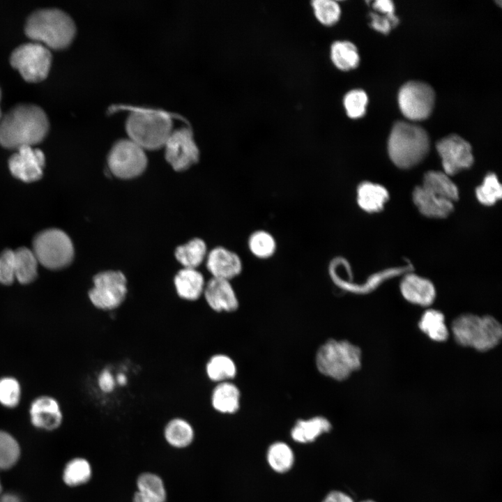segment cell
<instances>
[{
  "label": "cell",
  "mask_w": 502,
  "mask_h": 502,
  "mask_svg": "<svg viewBox=\"0 0 502 502\" xmlns=\"http://www.w3.org/2000/svg\"><path fill=\"white\" fill-rule=\"evenodd\" d=\"M412 197L419 211L426 217L444 218L453 211V202L432 194L421 185L414 188Z\"/></svg>",
  "instance_id": "d6986e66"
},
{
  "label": "cell",
  "mask_w": 502,
  "mask_h": 502,
  "mask_svg": "<svg viewBox=\"0 0 502 502\" xmlns=\"http://www.w3.org/2000/svg\"><path fill=\"white\" fill-rule=\"evenodd\" d=\"M436 149L441 158L443 172L448 176L469 169L473 163L470 144L457 135H450L440 139Z\"/></svg>",
  "instance_id": "4fadbf2b"
},
{
  "label": "cell",
  "mask_w": 502,
  "mask_h": 502,
  "mask_svg": "<svg viewBox=\"0 0 502 502\" xmlns=\"http://www.w3.org/2000/svg\"><path fill=\"white\" fill-rule=\"evenodd\" d=\"M367 102V93L362 89L351 90L344 95L343 98V105L347 115L353 119L364 116Z\"/></svg>",
  "instance_id": "8d00e7d4"
},
{
  "label": "cell",
  "mask_w": 502,
  "mask_h": 502,
  "mask_svg": "<svg viewBox=\"0 0 502 502\" xmlns=\"http://www.w3.org/2000/svg\"><path fill=\"white\" fill-rule=\"evenodd\" d=\"M429 138L422 127L404 122H396L390 134L388 152L392 162L399 168L409 169L427 156Z\"/></svg>",
  "instance_id": "3957f363"
},
{
  "label": "cell",
  "mask_w": 502,
  "mask_h": 502,
  "mask_svg": "<svg viewBox=\"0 0 502 502\" xmlns=\"http://www.w3.org/2000/svg\"><path fill=\"white\" fill-rule=\"evenodd\" d=\"M126 130L128 138L144 150H155L164 146L172 131V121L164 112L136 109L128 115Z\"/></svg>",
  "instance_id": "5b68a950"
},
{
  "label": "cell",
  "mask_w": 502,
  "mask_h": 502,
  "mask_svg": "<svg viewBox=\"0 0 502 502\" xmlns=\"http://www.w3.org/2000/svg\"><path fill=\"white\" fill-rule=\"evenodd\" d=\"M1 502H21V501L15 495L6 494L1 498Z\"/></svg>",
  "instance_id": "bcb514c9"
},
{
  "label": "cell",
  "mask_w": 502,
  "mask_h": 502,
  "mask_svg": "<svg viewBox=\"0 0 502 502\" xmlns=\"http://www.w3.org/2000/svg\"><path fill=\"white\" fill-rule=\"evenodd\" d=\"M476 195L479 202L485 206H492L499 200L502 197V186L496 175L487 174L476 188Z\"/></svg>",
  "instance_id": "d590c367"
},
{
  "label": "cell",
  "mask_w": 502,
  "mask_h": 502,
  "mask_svg": "<svg viewBox=\"0 0 502 502\" xmlns=\"http://www.w3.org/2000/svg\"><path fill=\"white\" fill-rule=\"evenodd\" d=\"M92 469L84 458L77 457L69 462L63 471V480L69 486H79L87 482L91 477Z\"/></svg>",
  "instance_id": "e575fe53"
},
{
  "label": "cell",
  "mask_w": 502,
  "mask_h": 502,
  "mask_svg": "<svg viewBox=\"0 0 502 502\" xmlns=\"http://www.w3.org/2000/svg\"><path fill=\"white\" fill-rule=\"evenodd\" d=\"M10 61L26 80L37 82L48 74L52 54L48 47L41 43L27 42L12 52Z\"/></svg>",
  "instance_id": "30bf717a"
},
{
  "label": "cell",
  "mask_w": 502,
  "mask_h": 502,
  "mask_svg": "<svg viewBox=\"0 0 502 502\" xmlns=\"http://www.w3.org/2000/svg\"><path fill=\"white\" fill-rule=\"evenodd\" d=\"M421 186L432 194L453 203L459 198L457 187L450 178V176L443 172H426Z\"/></svg>",
  "instance_id": "cb8c5ba5"
},
{
  "label": "cell",
  "mask_w": 502,
  "mask_h": 502,
  "mask_svg": "<svg viewBox=\"0 0 502 502\" xmlns=\"http://www.w3.org/2000/svg\"><path fill=\"white\" fill-rule=\"evenodd\" d=\"M267 460L270 466L277 473L289 471L294 461L291 448L283 442H275L268 448Z\"/></svg>",
  "instance_id": "d6a6232c"
},
{
  "label": "cell",
  "mask_w": 502,
  "mask_h": 502,
  "mask_svg": "<svg viewBox=\"0 0 502 502\" xmlns=\"http://www.w3.org/2000/svg\"><path fill=\"white\" fill-rule=\"evenodd\" d=\"M29 412L32 424L40 429H54L62 420L58 402L49 396H42L33 401Z\"/></svg>",
  "instance_id": "e0dca14e"
},
{
  "label": "cell",
  "mask_w": 502,
  "mask_h": 502,
  "mask_svg": "<svg viewBox=\"0 0 502 502\" xmlns=\"http://www.w3.org/2000/svg\"><path fill=\"white\" fill-rule=\"evenodd\" d=\"M204 369L208 380L215 383L231 381L237 374L235 361L222 353L212 355L207 360Z\"/></svg>",
  "instance_id": "d4e9b609"
},
{
  "label": "cell",
  "mask_w": 502,
  "mask_h": 502,
  "mask_svg": "<svg viewBox=\"0 0 502 502\" xmlns=\"http://www.w3.org/2000/svg\"><path fill=\"white\" fill-rule=\"evenodd\" d=\"M38 263L50 269L68 266L74 255L69 236L58 229H49L38 234L33 241V249Z\"/></svg>",
  "instance_id": "52a82bcc"
},
{
  "label": "cell",
  "mask_w": 502,
  "mask_h": 502,
  "mask_svg": "<svg viewBox=\"0 0 502 502\" xmlns=\"http://www.w3.org/2000/svg\"><path fill=\"white\" fill-rule=\"evenodd\" d=\"M116 383L120 386L125 385L127 382V378L123 373L119 374L116 377Z\"/></svg>",
  "instance_id": "7dc6e473"
},
{
  "label": "cell",
  "mask_w": 502,
  "mask_h": 502,
  "mask_svg": "<svg viewBox=\"0 0 502 502\" xmlns=\"http://www.w3.org/2000/svg\"><path fill=\"white\" fill-rule=\"evenodd\" d=\"M20 455V447L9 434L0 431V469L12 466Z\"/></svg>",
  "instance_id": "74e56055"
},
{
  "label": "cell",
  "mask_w": 502,
  "mask_h": 502,
  "mask_svg": "<svg viewBox=\"0 0 502 502\" xmlns=\"http://www.w3.org/2000/svg\"><path fill=\"white\" fill-rule=\"evenodd\" d=\"M241 391L238 387L231 381L215 383L210 397L213 409L222 414H232L240 408Z\"/></svg>",
  "instance_id": "44dd1931"
},
{
  "label": "cell",
  "mask_w": 502,
  "mask_h": 502,
  "mask_svg": "<svg viewBox=\"0 0 502 502\" xmlns=\"http://www.w3.org/2000/svg\"><path fill=\"white\" fill-rule=\"evenodd\" d=\"M49 128L45 111L38 105L20 103L0 119V144L9 149L40 142Z\"/></svg>",
  "instance_id": "6da1fadb"
},
{
  "label": "cell",
  "mask_w": 502,
  "mask_h": 502,
  "mask_svg": "<svg viewBox=\"0 0 502 502\" xmlns=\"http://www.w3.org/2000/svg\"><path fill=\"white\" fill-rule=\"evenodd\" d=\"M15 280L14 251L6 250L0 254V282L8 285Z\"/></svg>",
  "instance_id": "ab89813d"
},
{
  "label": "cell",
  "mask_w": 502,
  "mask_h": 502,
  "mask_svg": "<svg viewBox=\"0 0 502 502\" xmlns=\"http://www.w3.org/2000/svg\"><path fill=\"white\" fill-rule=\"evenodd\" d=\"M98 386L104 393H111L116 386V378L108 368L103 369L98 376Z\"/></svg>",
  "instance_id": "b9f144b4"
},
{
  "label": "cell",
  "mask_w": 502,
  "mask_h": 502,
  "mask_svg": "<svg viewBox=\"0 0 502 502\" xmlns=\"http://www.w3.org/2000/svg\"><path fill=\"white\" fill-rule=\"evenodd\" d=\"M322 502H354L352 498L340 491H333L330 492Z\"/></svg>",
  "instance_id": "ee69618b"
},
{
  "label": "cell",
  "mask_w": 502,
  "mask_h": 502,
  "mask_svg": "<svg viewBox=\"0 0 502 502\" xmlns=\"http://www.w3.org/2000/svg\"><path fill=\"white\" fill-rule=\"evenodd\" d=\"M0 99H1V89H0ZM1 116H2V114H1V107H0V119L1 118Z\"/></svg>",
  "instance_id": "681fc988"
},
{
  "label": "cell",
  "mask_w": 502,
  "mask_h": 502,
  "mask_svg": "<svg viewBox=\"0 0 502 502\" xmlns=\"http://www.w3.org/2000/svg\"><path fill=\"white\" fill-rule=\"evenodd\" d=\"M132 502H158L155 499L149 498L142 493L135 491L133 494Z\"/></svg>",
  "instance_id": "f6af8a7d"
},
{
  "label": "cell",
  "mask_w": 502,
  "mask_h": 502,
  "mask_svg": "<svg viewBox=\"0 0 502 502\" xmlns=\"http://www.w3.org/2000/svg\"><path fill=\"white\" fill-rule=\"evenodd\" d=\"M206 259V268L214 278L231 281L239 276L243 269L241 256L222 246L212 249Z\"/></svg>",
  "instance_id": "9a60e30c"
},
{
  "label": "cell",
  "mask_w": 502,
  "mask_h": 502,
  "mask_svg": "<svg viewBox=\"0 0 502 502\" xmlns=\"http://www.w3.org/2000/svg\"><path fill=\"white\" fill-rule=\"evenodd\" d=\"M206 283L201 273L195 268H184L174 278L177 296L189 302L196 301L203 296Z\"/></svg>",
  "instance_id": "ffe728a7"
},
{
  "label": "cell",
  "mask_w": 502,
  "mask_h": 502,
  "mask_svg": "<svg viewBox=\"0 0 502 502\" xmlns=\"http://www.w3.org/2000/svg\"><path fill=\"white\" fill-rule=\"evenodd\" d=\"M163 437L170 447L184 449L193 443L195 431L188 420L182 417H174L165 424Z\"/></svg>",
  "instance_id": "7402d4cb"
},
{
  "label": "cell",
  "mask_w": 502,
  "mask_h": 502,
  "mask_svg": "<svg viewBox=\"0 0 502 502\" xmlns=\"http://www.w3.org/2000/svg\"><path fill=\"white\" fill-rule=\"evenodd\" d=\"M25 33L35 41L52 48H63L73 40L76 26L72 17L56 8L32 12L25 24Z\"/></svg>",
  "instance_id": "7a4b0ae2"
},
{
  "label": "cell",
  "mask_w": 502,
  "mask_h": 502,
  "mask_svg": "<svg viewBox=\"0 0 502 502\" xmlns=\"http://www.w3.org/2000/svg\"><path fill=\"white\" fill-rule=\"evenodd\" d=\"M435 100L433 89L420 81H410L400 89L398 103L403 115L411 121H422L431 114Z\"/></svg>",
  "instance_id": "8fae6325"
},
{
  "label": "cell",
  "mask_w": 502,
  "mask_h": 502,
  "mask_svg": "<svg viewBox=\"0 0 502 502\" xmlns=\"http://www.w3.org/2000/svg\"><path fill=\"white\" fill-rule=\"evenodd\" d=\"M15 279L21 284H29L37 276L38 261L31 250L20 248L14 251Z\"/></svg>",
  "instance_id": "f1b7e54d"
},
{
  "label": "cell",
  "mask_w": 502,
  "mask_h": 502,
  "mask_svg": "<svg viewBox=\"0 0 502 502\" xmlns=\"http://www.w3.org/2000/svg\"><path fill=\"white\" fill-rule=\"evenodd\" d=\"M400 291L406 301L421 306L431 305L436 296L434 286L429 280L412 273L403 277Z\"/></svg>",
  "instance_id": "ac0fdd59"
},
{
  "label": "cell",
  "mask_w": 502,
  "mask_h": 502,
  "mask_svg": "<svg viewBox=\"0 0 502 502\" xmlns=\"http://www.w3.org/2000/svg\"><path fill=\"white\" fill-rule=\"evenodd\" d=\"M203 297L215 312H233L239 306L236 292L229 280L211 277L206 283Z\"/></svg>",
  "instance_id": "2e32d148"
},
{
  "label": "cell",
  "mask_w": 502,
  "mask_h": 502,
  "mask_svg": "<svg viewBox=\"0 0 502 502\" xmlns=\"http://www.w3.org/2000/svg\"><path fill=\"white\" fill-rule=\"evenodd\" d=\"M21 389L18 381L12 377L0 379V403L6 407L15 406L20 399Z\"/></svg>",
  "instance_id": "f35d334b"
},
{
  "label": "cell",
  "mask_w": 502,
  "mask_h": 502,
  "mask_svg": "<svg viewBox=\"0 0 502 502\" xmlns=\"http://www.w3.org/2000/svg\"><path fill=\"white\" fill-rule=\"evenodd\" d=\"M371 17V26L375 30L383 33H388L392 27L395 26L399 20L395 15H379L375 13H370Z\"/></svg>",
  "instance_id": "60d3db41"
},
{
  "label": "cell",
  "mask_w": 502,
  "mask_h": 502,
  "mask_svg": "<svg viewBox=\"0 0 502 502\" xmlns=\"http://www.w3.org/2000/svg\"><path fill=\"white\" fill-rule=\"evenodd\" d=\"M360 502H376V501H372V500H365V501H360Z\"/></svg>",
  "instance_id": "c3c4849f"
},
{
  "label": "cell",
  "mask_w": 502,
  "mask_h": 502,
  "mask_svg": "<svg viewBox=\"0 0 502 502\" xmlns=\"http://www.w3.org/2000/svg\"><path fill=\"white\" fill-rule=\"evenodd\" d=\"M314 360L320 374L340 381L360 368L362 353L348 340L329 339L318 348Z\"/></svg>",
  "instance_id": "277c9868"
},
{
  "label": "cell",
  "mask_w": 502,
  "mask_h": 502,
  "mask_svg": "<svg viewBox=\"0 0 502 502\" xmlns=\"http://www.w3.org/2000/svg\"><path fill=\"white\" fill-rule=\"evenodd\" d=\"M163 146L167 161L176 171L185 170L199 160V151L188 128L172 130Z\"/></svg>",
  "instance_id": "7c38bea8"
},
{
  "label": "cell",
  "mask_w": 502,
  "mask_h": 502,
  "mask_svg": "<svg viewBox=\"0 0 502 502\" xmlns=\"http://www.w3.org/2000/svg\"><path fill=\"white\" fill-rule=\"evenodd\" d=\"M330 59L340 70L349 71L358 67L360 56L356 46L349 40H335L330 47Z\"/></svg>",
  "instance_id": "4316f807"
},
{
  "label": "cell",
  "mask_w": 502,
  "mask_h": 502,
  "mask_svg": "<svg viewBox=\"0 0 502 502\" xmlns=\"http://www.w3.org/2000/svg\"><path fill=\"white\" fill-rule=\"evenodd\" d=\"M1 484H0V493H1Z\"/></svg>",
  "instance_id": "f907efd6"
},
{
  "label": "cell",
  "mask_w": 502,
  "mask_h": 502,
  "mask_svg": "<svg viewBox=\"0 0 502 502\" xmlns=\"http://www.w3.org/2000/svg\"><path fill=\"white\" fill-rule=\"evenodd\" d=\"M137 491L158 502H167V490L160 476L151 472L141 473L136 479Z\"/></svg>",
  "instance_id": "4dcf8cb0"
},
{
  "label": "cell",
  "mask_w": 502,
  "mask_h": 502,
  "mask_svg": "<svg viewBox=\"0 0 502 502\" xmlns=\"http://www.w3.org/2000/svg\"><path fill=\"white\" fill-rule=\"evenodd\" d=\"M93 286L89 291V298L97 309L112 312L119 308L128 295L127 279L119 271H105L96 274Z\"/></svg>",
  "instance_id": "ba28073f"
},
{
  "label": "cell",
  "mask_w": 502,
  "mask_h": 502,
  "mask_svg": "<svg viewBox=\"0 0 502 502\" xmlns=\"http://www.w3.org/2000/svg\"><path fill=\"white\" fill-rule=\"evenodd\" d=\"M373 8L374 10L386 14L388 16H393L394 15V5L393 3L390 0H377L373 3Z\"/></svg>",
  "instance_id": "7bdbcfd3"
},
{
  "label": "cell",
  "mask_w": 502,
  "mask_h": 502,
  "mask_svg": "<svg viewBox=\"0 0 502 502\" xmlns=\"http://www.w3.org/2000/svg\"><path fill=\"white\" fill-rule=\"evenodd\" d=\"M418 326L426 335L434 341H445L449 335L444 316L436 310L429 309L425 311L420 318Z\"/></svg>",
  "instance_id": "1f68e13d"
},
{
  "label": "cell",
  "mask_w": 502,
  "mask_h": 502,
  "mask_svg": "<svg viewBox=\"0 0 502 502\" xmlns=\"http://www.w3.org/2000/svg\"><path fill=\"white\" fill-rule=\"evenodd\" d=\"M388 199V190L380 184L363 181L357 187L356 201L358 206L365 212H379Z\"/></svg>",
  "instance_id": "603a6c76"
},
{
  "label": "cell",
  "mask_w": 502,
  "mask_h": 502,
  "mask_svg": "<svg viewBox=\"0 0 502 502\" xmlns=\"http://www.w3.org/2000/svg\"><path fill=\"white\" fill-rule=\"evenodd\" d=\"M107 165L115 176L130 179L139 176L147 165L145 150L130 138L117 140L107 155Z\"/></svg>",
  "instance_id": "9c48e42d"
},
{
  "label": "cell",
  "mask_w": 502,
  "mask_h": 502,
  "mask_svg": "<svg viewBox=\"0 0 502 502\" xmlns=\"http://www.w3.org/2000/svg\"><path fill=\"white\" fill-rule=\"evenodd\" d=\"M45 161V155L40 149L24 146L17 149L10 156L8 167L15 178L29 183L41 178Z\"/></svg>",
  "instance_id": "5bb4252c"
},
{
  "label": "cell",
  "mask_w": 502,
  "mask_h": 502,
  "mask_svg": "<svg viewBox=\"0 0 502 502\" xmlns=\"http://www.w3.org/2000/svg\"><path fill=\"white\" fill-rule=\"evenodd\" d=\"M207 254L206 245L201 238H194L175 250L176 258L187 268L196 269L206 258Z\"/></svg>",
  "instance_id": "f546056e"
},
{
  "label": "cell",
  "mask_w": 502,
  "mask_h": 502,
  "mask_svg": "<svg viewBox=\"0 0 502 502\" xmlns=\"http://www.w3.org/2000/svg\"><path fill=\"white\" fill-rule=\"evenodd\" d=\"M331 429L330 421L323 416L298 420L291 431L292 439L300 443H309Z\"/></svg>",
  "instance_id": "484cf974"
},
{
  "label": "cell",
  "mask_w": 502,
  "mask_h": 502,
  "mask_svg": "<svg viewBox=\"0 0 502 502\" xmlns=\"http://www.w3.org/2000/svg\"><path fill=\"white\" fill-rule=\"evenodd\" d=\"M451 330L458 344L480 351L495 347L502 337L501 324L489 315L462 314L452 321Z\"/></svg>",
  "instance_id": "8992f818"
},
{
  "label": "cell",
  "mask_w": 502,
  "mask_h": 502,
  "mask_svg": "<svg viewBox=\"0 0 502 502\" xmlns=\"http://www.w3.org/2000/svg\"><path fill=\"white\" fill-rule=\"evenodd\" d=\"M247 246L249 252L254 257L259 259H268L275 255L277 243L271 232L265 229H257L249 235Z\"/></svg>",
  "instance_id": "83f0119b"
},
{
  "label": "cell",
  "mask_w": 502,
  "mask_h": 502,
  "mask_svg": "<svg viewBox=\"0 0 502 502\" xmlns=\"http://www.w3.org/2000/svg\"><path fill=\"white\" fill-rule=\"evenodd\" d=\"M311 7L316 20L324 26H333L340 20L341 7L335 0H314Z\"/></svg>",
  "instance_id": "836d02e7"
}]
</instances>
